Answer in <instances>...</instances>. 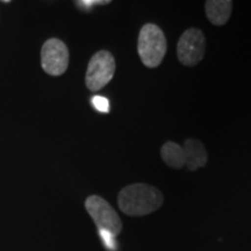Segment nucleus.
Wrapping results in <instances>:
<instances>
[{
	"mask_svg": "<svg viewBox=\"0 0 251 251\" xmlns=\"http://www.w3.org/2000/svg\"><path fill=\"white\" fill-rule=\"evenodd\" d=\"M41 64L46 74L61 76L69 67V50L64 42L58 39L46 41L41 49Z\"/></svg>",
	"mask_w": 251,
	"mask_h": 251,
	"instance_id": "obj_6",
	"label": "nucleus"
},
{
	"mask_svg": "<svg viewBox=\"0 0 251 251\" xmlns=\"http://www.w3.org/2000/svg\"><path fill=\"white\" fill-rule=\"evenodd\" d=\"M115 74V59L108 50H100L91 57L85 75L86 87L92 92L105 87Z\"/></svg>",
	"mask_w": 251,
	"mask_h": 251,
	"instance_id": "obj_3",
	"label": "nucleus"
},
{
	"mask_svg": "<svg viewBox=\"0 0 251 251\" xmlns=\"http://www.w3.org/2000/svg\"><path fill=\"white\" fill-rule=\"evenodd\" d=\"M109 0H83V1H76L78 6H84V7H90L94 5H107L109 4Z\"/></svg>",
	"mask_w": 251,
	"mask_h": 251,
	"instance_id": "obj_12",
	"label": "nucleus"
},
{
	"mask_svg": "<svg viewBox=\"0 0 251 251\" xmlns=\"http://www.w3.org/2000/svg\"><path fill=\"white\" fill-rule=\"evenodd\" d=\"M161 157L164 163L172 169H183L186 165V157L183 147L178 143L168 141L161 148Z\"/></svg>",
	"mask_w": 251,
	"mask_h": 251,
	"instance_id": "obj_9",
	"label": "nucleus"
},
{
	"mask_svg": "<svg viewBox=\"0 0 251 251\" xmlns=\"http://www.w3.org/2000/svg\"><path fill=\"white\" fill-rule=\"evenodd\" d=\"M85 208L99 230L108 231L114 236L121 233V219L107 200L99 196H91L86 199Z\"/></svg>",
	"mask_w": 251,
	"mask_h": 251,
	"instance_id": "obj_4",
	"label": "nucleus"
},
{
	"mask_svg": "<svg viewBox=\"0 0 251 251\" xmlns=\"http://www.w3.org/2000/svg\"><path fill=\"white\" fill-rule=\"evenodd\" d=\"M206 17L214 26H224L228 23L233 11L230 0H208L205 4Z\"/></svg>",
	"mask_w": 251,
	"mask_h": 251,
	"instance_id": "obj_8",
	"label": "nucleus"
},
{
	"mask_svg": "<svg viewBox=\"0 0 251 251\" xmlns=\"http://www.w3.org/2000/svg\"><path fill=\"white\" fill-rule=\"evenodd\" d=\"M183 149L185 157H186V166L191 172L203 168L208 162V153H207L205 146L199 140H185Z\"/></svg>",
	"mask_w": 251,
	"mask_h": 251,
	"instance_id": "obj_7",
	"label": "nucleus"
},
{
	"mask_svg": "<svg viewBox=\"0 0 251 251\" xmlns=\"http://www.w3.org/2000/svg\"><path fill=\"white\" fill-rule=\"evenodd\" d=\"M206 51V36L198 28H188L181 34L177 45V57L185 67H196Z\"/></svg>",
	"mask_w": 251,
	"mask_h": 251,
	"instance_id": "obj_5",
	"label": "nucleus"
},
{
	"mask_svg": "<svg viewBox=\"0 0 251 251\" xmlns=\"http://www.w3.org/2000/svg\"><path fill=\"white\" fill-rule=\"evenodd\" d=\"M164 197L152 185L136 183L122 188L118 196V205L125 214L143 216L157 211L163 205Z\"/></svg>",
	"mask_w": 251,
	"mask_h": 251,
	"instance_id": "obj_1",
	"label": "nucleus"
},
{
	"mask_svg": "<svg viewBox=\"0 0 251 251\" xmlns=\"http://www.w3.org/2000/svg\"><path fill=\"white\" fill-rule=\"evenodd\" d=\"M168 50V42L163 30L155 24H146L141 28L137 40V52L147 68L161 65Z\"/></svg>",
	"mask_w": 251,
	"mask_h": 251,
	"instance_id": "obj_2",
	"label": "nucleus"
},
{
	"mask_svg": "<svg viewBox=\"0 0 251 251\" xmlns=\"http://www.w3.org/2000/svg\"><path fill=\"white\" fill-rule=\"evenodd\" d=\"M100 237H101V241L103 243V246L107 248L108 250H117V242H115V236L112 235L108 231H103V230H99Z\"/></svg>",
	"mask_w": 251,
	"mask_h": 251,
	"instance_id": "obj_10",
	"label": "nucleus"
},
{
	"mask_svg": "<svg viewBox=\"0 0 251 251\" xmlns=\"http://www.w3.org/2000/svg\"><path fill=\"white\" fill-rule=\"evenodd\" d=\"M94 107H96L98 111L100 112H108V107H109V103L108 100L103 97H94L92 100Z\"/></svg>",
	"mask_w": 251,
	"mask_h": 251,
	"instance_id": "obj_11",
	"label": "nucleus"
}]
</instances>
